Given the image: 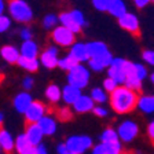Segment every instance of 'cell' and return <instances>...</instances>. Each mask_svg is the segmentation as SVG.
Segmentation results:
<instances>
[{"instance_id":"cell-5","label":"cell","mask_w":154,"mask_h":154,"mask_svg":"<svg viewBox=\"0 0 154 154\" xmlns=\"http://www.w3.org/2000/svg\"><path fill=\"white\" fill-rule=\"evenodd\" d=\"M51 38L54 40L55 44L62 45V47H72L74 42H76V33L69 30L65 26H55L52 29Z\"/></svg>"},{"instance_id":"cell-17","label":"cell","mask_w":154,"mask_h":154,"mask_svg":"<svg viewBox=\"0 0 154 154\" xmlns=\"http://www.w3.org/2000/svg\"><path fill=\"white\" fill-rule=\"evenodd\" d=\"M30 103H32V96L29 95L28 92H21L14 99V107L17 109V112L25 113Z\"/></svg>"},{"instance_id":"cell-50","label":"cell","mask_w":154,"mask_h":154,"mask_svg":"<svg viewBox=\"0 0 154 154\" xmlns=\"http://www.w3.org/2000/svg\"><path fill=\"white\" fill-rule=\"evenodd\" d=\"M151 83H153V84H154V73H153V74H151Z\"/></svg>"},{"instance_id":"cell-16","label":"cell","mask_w":154,"mask_h":154,"mask_svg":"<svg viewBox=\"0 0 154 154\" xmlns=\"http://www.w3.org/2000/svg\"><path fill=\"white\" fill-rule=\"evenodd\" d=\"M70 55L79 63L84 61H88V58H90L88 51H87V45L84 43H73L70 50Z\"/></svg>"},{"instance_id":"cell-8","label":"cell","mask_w":154,"mask_h":154,"mask_svg":"<svg viewBox=\"0 0 154 154\" xmlns=\"http://www.w3.org/2000/svg\"><path fill=\"white\" fill-rule=\"evenodd\" d=\"M119 25L127 32L132 33L135 36L140 35V29H139V19L135 14L125 13L121 17H119Z\"/></svg>"},{"instance_id":"cell-15","label":"cell","mask_w":154,"mask_h":154,"mask_svg":"<svg viewBox=\"0 0 154 154\" xmlns=\"http://www.w3.org/2000/svg\"><path fill=\"white\" fill-rule=\"evenodd\" d=\"M94 100L91 96H85V95H80L77 98V100L73 103V107L77 113H87L91 112L94 109Z\"/></svg>"},{"instance_id":"cell-51","label":"cell","mask_w":154,"mask_h":154,"mask_svg":"<svg viewBox=\"0 0 154 154\" xmlns=\"http://www.w3.org/2000/svg\"><path fill=\"white\" fill-rule=\"evenodd\" d=\"M65 154H76V153H72V151H67V153H65Z\"/></svg>"},{"instance_id":"cell-48","label":"cell","mask_w":154,"mask_h":154,"mask_svg":"<svg viewBox=\"0 0 154 154\" xmlns=\"http://www.w3.org/2000/svg\"><path fill=\"white\" fill-rule=\"evenodd\" d=\"M4 8H6V4H4V0H0V15L4 13Z\"/></svg>"},{"instance_id":"cell-12","label":"cell","mask_w":154,"mask_h":154,"mask_svg":"<svg viewBox=\"0 0 154 154\" xmlns=\"http://www.w3.org/2000/svg\"><path fill=\"white\" fill-rule=\"evenodd\" d=\"M25 136L28 138L29 143L32 146H37V144H40L44 135H43L40 127L37 125V122H28L25 129Z\"/></svg>"},{"instance_id":"cell-39","label":"cell","mask_w":154,"mask_h":154,"mask_svg":"<svg viewBox=\"0 0 154 154\" xmlns=\"http://www.w3.org/2000/svg\"><path fill=\"white\" fill-rule=\"evenodd\" d=\"M143 59L154 66V51H143Z\"/></svg>"},{"instance_id":"cell-27","label":"cell","mask_w":154,"mask_h":154,"mask_svg":"<svg viewBox=\"0 0 154 154\" xmlns=\"http://www.w3.org/2000/svg\"><path fill=\"white\" fill-rule=\"evenodd\" d=\"M45 96H47V99L52 103H58L59 99H61V90L58 88V85L55 84H50L47 87V90H45Z\"/></svg>"},{"instance_id":"cell-20","label":"cell","mask_w":154,"mask_h":154,"mask_svg":"<svg viewBox=\"0 0 154 154\" xmlns=\"http://www.w3.org/2000/svg\"><path fill=\"white\" fill-rule=\"evenodd\" d=\"M37 125L40 127L43 135H52L57 131V124H55V120L51 117H45L43 116L42 119L37 121Z\"/></svg>"},{"instance_id":"cell-29","label":"cell","mask_w":154,"mask_h":154,"mask_svg":"<svg viewBox=\"0 0 154 154\" xmlns=\"http://www.w3.org/2000/svg\"><path fill=\"white\" fill-rule=\"evenodd\" d=\"M76 65H79V62H77L70 54L66 55V57L62 58V59H58V66L61 67V69H63V70H67V72L70 70V69H73Z\"/></svg>"},{"instance_id":"cell-45","label":"cell","mask_w":154,"mask_h":154,"mask_svg":"<svg viewBox=\"0 0 154 154\" xmlns=\"http://www.w3.org/2000/svg\"><path fill=\"white\" fill-rule=\"evenodd\" d=\"M92 154H105V150H103V147H102V143L98 144V146H95V147H94Z\"/></svg>"},{"instance_id":"cell-21","label":"cell","mask_w":154,"mask_h":154,"mask_svg":"<svg viewBox=\"0 0 154 154\" xmlns=\"http://www.w3.org/2000/svg\"><path fill=\"white\" fill-rule=\"evenodd\" d=\"M0 55L8 63H17V61H18V58H19V50H17L13 45H4L0 50Z\"/></svg>"},{"instance_id":"cell-28","label":"cell","mask_w":154,"mask_h":154,"mask_svg":"<svg viewBox=\"0 0 154 154\" xmlns=\"http://www.w3.org/2000/svg\"><path fill=\"white\" fill-rule=\"evenodd\" d=\"M102 147L105 150V154H120L121 153V143H120V140L105 142V143H102Z\"/></svg>"},{"instance_id":"cell-41","label":"cell","mask_w":154,"mask_h":154,"mask_svg":"<svg viewBox=\"0 0 154 154\" xmlns=\"http://www.w3.org/2000/svg\"><path fill=\"white\" fill-rule=\"evenodd\" d=\"M21 37H22L23 40H30V38H32V30H30V28L25 26V28L21 30Z\"/></svg>"},{"instance_id":"cell-40","label":"cell","mask_w":154,"mask_h":154,"mask_svg":"<svg viewBox=\"0 0 154 154\" xmlns=\"http://www.w3.org/2000/svg\"><path fill=\"white\" fill-rule=\"evenodd\" d=\"M92 112L95 113L98 117H106L107 116V110L105 109V107H102V106H94V109H92Z\"/></svg>"},{"instance_id":"cell-9","label":"cell","mask_w":154,"mask_h":154,"mask_svg":"<svg viewBox=\"0 0 154 154\" xmlns=\"http://www.w3.org/2000/svg\"><path fill=\"white\" fill-rule=\"evenodd\" d=\"M138 134H139V128L134 121H124L119 127V131H117L119 139H121L124 142L134 140L138 136Z\"/></svg>"},{"instance_id":"cell-53","label":"cell","mask_w":154,"mask_h":154,"mask_svg":"<svg viewBox=\"0 0 154 154\" xmlns=\"http://www.w3.org/2000/svg\"><path fill=\"white\" fill-rule=\"evenodd\" d=\"M0 79H2V76H0Z\"/></svg>"},{"instance_id":"cell-23","label":"cell","mask_w":154,"mask_h":154,"mask_svg":"<svg viewBox=\"0 0 154 154\" xmlns=\"http://www.w3.org/2000/svg\"><path fill=\"white\" fill-rule=\"evenodd\" d=\"M0 147L8 154L14 150V139L11 134L6 129H0Z\"/></svg>"},{"instance_id":"cell-3","label":"cell","mask_w":154,"mask_h":154,"mask_svg":"<svg viewBox=\"0 0 154 154\" xmlns=\"http://www.w3.org/2000/svg\"><path fill=\"white\" fill-rule=\"evenodd\" d=\"M87 45V51H88V55H90L91 59H95V61L100 62L103 66H109L110 62H112L113 57L110 54L109 48L106 47L105 43L102 42H91Z\"/></svg>"},{"instance_id":"cell-19","label":"cell","mask_w":154,"mask_h":154,"mask_svg":"<svg viewBox=\"0 0 154 154\" xmlns=\"http://www.w3.org/2000/svg\"><path fill=\"white\" fill-rule=\"evenodd\" d=\"M59 22L62 23V26H65V28H67L69 30H72L73 33H79L81 30V26L79 25V23L74 21V18L72 17L70 13H62L61 17H59Z\"/></svg>"},{"instance_id":"cell-22","label":"cell","mask_w":154,"mask_h":154,"mask_svg":"<svg viewBox=\"0 0 154 154\" xmlns=\"http://www.w3.org/2000/svg\"><path fill=\"white\" fill-rule=\"evenodd\" d=\"M106 11H109L110 15L119 18L122 14L127 13V6H125V3L122 0H110V3H109V6H107Z\"/></svg>"},{"instance_id":"cell-6","label":"cell","mask_w":154,"mask_h":154,"mask_svg":"<svg viewBox=\"0 0 154 154\" xmlns=\"http://www.w3.org/2000/svg\"><path fill=\"white\" fill-rule=\"evenodd\" d=\"M66 147L69 151L72 153H76V154H83L85 150L92 146V139L90 136H70V138L66 140Z\"/></svg>"},{"instance_id":"cell-44","label":"cell","mask_w":154,"mask_h":154,"mask_svg":"<svg viewBox=\"0 0 154 154\" xmlns=\"http://www.w3.org/2000/svg\"><path fill=\"white\" fill-rule=\"evenodd\" d=\"M147 134H149V136H150L151 140H154V121H153V122H150V125H149Z\"/></svg>"},{"instance_id":"cell-52","label":"cell","mask_w":154,"mask_h":154,"mask_svg":"<svg viewBox=\"0 0 154 154\" xmlns=\"http://www.w3.org/2000/svg\"><path fill=\"white\" fill-rule=\"evenodd\" d=\"M153 144H154V140H153Z\"/></svg>"},{"instance_id":"cell-2","label":"cell","mask_w":154,"mask_h":154,"mask_svg":"<svg viewBox=\"0 0 154 154\" xmlns=\"http://www.w3.org/2000/svg\"><path fill=\"white\" fill-rule=\"evenodd\" d=\"M8 11L11 18H14L17 22L29 23L33 19V11L25 0H10Z\"/></svg>"},{"instance_id":"cell-42","label":"cell","mask_w":154,"mask_h":154,"mask_svg":"<svg viewBox=\"0 0 154 154\" xmlns=\"http://www.w3.org/2000/svg\"><path fill=\"white\" fill-rule=\"evenodd\" d=\"M22 85H23V88H25V90H32V88H33V79L26 77L25 80H23Z\"/></svg>"},{"instance_id":"cell-26","label":"cell","mask_w":154,"mask_h":154,"mask_svg":"<svg viewBox=\"0 0 154 154\" xmlns=\"http://www.w3.org/2000/svg\"><path fill=\"white\" fill-rule=\"evenodd\" d=\"M14 147L17 149V151H18L19 154H23L25 151H28L29 149L32 147V144L29 143L28 138H26L25 134H23V135H19L18 138L15 139V142H14Z\"/></svg>"},{"instance_id":"cell-38","label":"cell","mask_w":154,"mask_h":154,"mask_svg":"<svg viewBox=\"0 0 154 154\" xmlns=\"http://www.w3.org/2000/svg\"><path fill=\"white\" fill-rule=\"evenodd\" d=\"M88 63H90L91 69H92V70H95V72H100V70H103V69H105V66H103L100 62L95 61V59H90V61H88Z\"/></svg>"},{"instance_id":"cell-13","label":"cell","mask_w":154,"mask_h":154,"mask_svg":"<svg viewBox=\"0 0 154 154\" xmlns=\"http://www.w3.org/2000/svg\"><path fill=\"white\" fill-rule=\"evenodd\" d=\"M40 61L47 69H54L58 66V50L55 47L47 48L40 57Z\"/></svg>"},{"instance_id":"cell-25","label":"cell","mask_w":154,"mask_h":154,"mask_svg":"<svg viewBox=\"0 0 154 154\" xmlns=\"http://www.w3.org/2000/svg\"><path fill=\"white\" fill-rule=\"evenodd\" d=\"M17 63L22 67V69H25V70H28V72H36L38 69V62H37L36 58H26V57L19 55Z\"/></svg>"},{"instance_id":"cell-47","label":"cell","mask_w":154,"mask_h":154,"mask_svg":"<svg viewBox=\"0 0 154 154\" xmlns=\"http://www.w3.org/2000/svg\"><path fill=\"white\" fill-rule=\"evenodd\" d=\"M58 153L59 154H65V153H67V147H66V144H59V146H58Z\"/></svg>"},{"instance_id":"cell-30","label":"cell","mask_w":154,"mask_h":154,"mask_svg":"<svg viewBox=\"0 0 154 154\" xmlns=\"http://www.w3.org/2000/svg\"><path fill=\"white\" fill-rule=\"evenodd\" d=\"M91 98H92L94 102L96 103H103L107 100V96H106V92L102 91L100 88H95L92 90V94H91Z\"/></svg>"},{"instance_id":"cell-33","label":"cell","mask_w":154,"mask_h":154,"mask_svg":"<svg viewBox=\"0 0 154 154\" xmlns=\"http://www.w3.org/2000/svg\"><path fill=\"white\" fill-rule=\"evenodd\" d=\"M58 117L62 121H69L73 117V113H72V110L69 107H62V109L58 110Z\"/></svg>"},{"instance_id":"cell-43","label":"cell","mask_w":154,"mask_h":154,"mask_svg":"<svg viewBox=\"0 0 154 154\" xmlns=\"http://www.w3.org/2000/svg\"><path fill=\"white\" fill-rule=\"evenodd\" d=\"M149 2H150V0H134L135 6L138 7V8H143V7H146L149 4Z\"/></svg>"},{"instance_id":"cell-34","label":"cell","mask_w":154,"mask_h":154,"mask_svg":"<svg viewBox=\"0 0 154 154\" xmlns=\"http://www.w3.org/2000/svg\"><path fill=\"white\" fill-rule=\"evenodd\" d=\"M10 26H11V19L8 18L7 15H0V33L6 32V30H8Z\"/></svg>"},{"instance_id":"cell-49","label":"cell","mask_w":154,"mask_h":154,"mask_svg":"<svg viewBox=\"0 0 154 154\" xmlns=\"http://www.w3.org/2000/svg\"><path fill=\"white\" fill-rule=\"evenodd\" d=\"M3 120H4V116H3V113H0V125L3 124Z\"/></svg>"},{"instance_id":"cell-46","label":"cell","mask_w":154,"mask_h":154,"mask_svg":"<svg viewBox=\"0 0 154 154\" xmlns=\"http://www.w3.org/2000/svg\"><path fill=\"white\" fill-rule=\"evenodd\" d=\"M36 154H47V150H45L44 146L37 144V146H36Z\"/></svg>"},{"instance_id":"cell-31","label":"cell","mask_w":154,"mask_h":154,"mask_svg":"<svg viewBox=\"0 0 154 154\" xmlns=\"http://www.w3.org/2000/svg\"><path fill=\"white\" fill-rule=\"evenodd\" d=\"M100 140H102V143H105V142L119 140V135H117V132H116L114 129L107 128V129H106V131L102 134V136H100Z\"/></svg>"},{"instance_id":"cell-24","label":"cell","mask_w":154,"mask_h":154,"mask_svg":"<svg viewBox=\"0 0 154 154\" xmlns=\"http://www.w3.org/2000/svg\"><path fill=\"white\" fill-rule=\"evenodd\" d=\"M139 109L143 113H153L154 112V96L153 95H143L138 99Z\"/></svg>"},{"instance_id":"cell-1","label":"cell","mask_w":154,"mask_h":154,"mask_svg":"<svg viewBox=\"0 0 154 154\" xmlns=\"http://www.w3.org/2000/svg\"><path fill=\"white\" fill-rule=\"evenodd\" d=\"M138 92L125 85H117L110 92V106L119 114H125V113L132 112L138 105Z\"/></svg>"},{"instance_id":"cell-36","label":"cell","mask_w":154,"mask_h":154,"mask_svg":"<svg viewBox=\"0 0 154 154\" xmlns=\"http://www.w3.org/2000/svg\"><path fill=\"white\" fill-rule=\"evenodd\" d=\"M109 3H110V0H92L94 7L96 10H99V11H106Z\"/></svg>"},{"instance_id":"cell-37","label":"cell","mask_w":154,"mask_h":154,"mask_svg":"<svg viewBox=\"0 0 154 154\" xmlns=\"http://www.w3.org/2000/svg\"><path fill=\"white\" fill-rule=\"evenodd\" d=\"M134 69H135V72H136V74L140 77L142 80H143L144 77H146V74H147L144 66H142V65H139V63H134Z\"/></svg>"},{"instance_id":"cell-18","label":"cell","mask_w":154,"mask_h":154,"mask_svg":"<svg viewBox=\"0 0 154 154\" xmlns=\"http://www.w3.org/2000/svg\"><path fill=\"white\" fill-rule=\"evenodd\" d=\"M37 54H38L37 44L35 42H32V40H23L21 50H19V55L26 58H37Z\"/></svg>"},{"instance_id":"cell-32","label":"cell","mask_w":154,"mask_h":154,"mask_svg":"<svg viewBox=\"0 0 154 154\" xmlns=\"http://www.w3.org/2000/svg\"><path fill=\"white\" fill-rule=\"evenodd\" d=\"M57 23H58V17L54 15V14H48L43 19V26L45 29H54L57 26Z\"/></svg>"},{"instance_id":"cell-10","label":"cell","mask_w":154,"mask_h":154,"mask_svg":"<svg viewBox=\"0 0 154 154\" xmlns=\"http://www.w3.org/2000/svg\"><path fill=\"white\" fill-rule=\"evenodd\" d=\"M25 114L26 122H37L45 114V106L42 102H33L29 105V107L26 109Z\"/></svg>"},{"instance_id":"cell-14","label":"cell","mask_w":154,"mask_h":154,"mask_svg":"<svg viewBox=\"0 0 154 154\" xmlns=\"http://www.w3.org/2000/svg\"><path fill=\"white\" fill-rule=\"evenodd\" d=\"M80 95H81V90L74 85H72V84H67L63 88V91H61V98L67 105H73Z\"/></svg>"},{"instance_id":"cell-54","label":"cell","mask_w":154,"mask_h":154,"mask_svg":"<svg viewBox=\"0 0 154 154\" xmlns=\"http://www.w3.org/2000/svg\"><path fill=\"white\" fill-rule=\"evenodd\" d=\"M153 2H154V0H153Z\"/></svg>"},{"instance_id":"cell-35","label":"cell","mask_w":154,"mask_h":154,"mask_svg":"<svg viewBox=\"0 0 154 154\" xmlns=\"http://www.w3.org/2000/svg\"><path fill=\"white\" fill-rule=\"evenodd\" d=\"M117 85H119V83L116 80H113L112 77H107V79L103 81V88H105V91H107V92H112Z\"/></svg>"},{"instance_id":"cell-4","label":"cell","mask_w":154,"mask_h":154,"mask_svg":"<svg viewBox=\"0 0 154 154\" xmlns=\"http://www.w3.org/2000/svg\"><path fill=\"white\" fill-rule=\"evenodd\" d=\"M67 80H69V84L77 87V88H80V90H83L84 87H87L88 80H90V72L79 63V65H76L73 69L69 70Z\"/></svg>"},{"instance_id":"cell-11","label":"cell","mask_w":154,"mask_h":154,"mask_svg":"<svg viewBox=\"0 0 154 154\" xmlns=\"http://www.w3.org/2000/svg\"><path fill=\"white\" fill-rule=\"evenodd\" d=\"M124 84H125V87H128V88L136 91V92L142 88V79L136 74L132 62H128V65H127V73H125Z\"/></svg>"},{"instance_id":"cell-7","label":"cell","mask_w":154,"mask_h":154,"mask_svg":"<svg viewBox=\"0 0 154 154\" xmlns=\"http://www.w3.org/2000/svg\"><path fill=\"white\" fill-rule=\"evenodd\" d=\"M127 65H128V61L121 59V58L112 59V62L109 65V77H112L113 80H116L119 84H124Z\"/></svg>"}]
</instances>
